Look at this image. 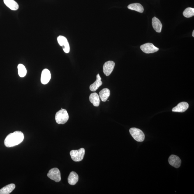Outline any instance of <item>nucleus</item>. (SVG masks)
Instances as JSON below:
<instances>
[{
    "label": "nucleus",
    "instance_id": "f257e3e1",
    "mask_svg": "<svg viewBox=\"0 0 194 194\" xmlns=\"http://www.w3.org/2000/svg\"><path fill=\"white\" fill-rule=\"evenodd\" d=\"M24 138L23 134L21 131H16L10 133L6 137L5 145L6 147H10L19 144L23 142Z\"/></svg>",
    "mask_w": 194,
    "mask_h": 194
},
{
    "label": "nucleus",
    "instance_id": "f03ea898",
    "mask_svg": "<svg viewBox=\"0 0 194 194\" xmlns=\"http://www.w3.org/2000/svg\"><path fill=\"white\" fill-rule=\"evenodd\" d=\"M69 115L66 110L62 109L56 114L55 119L58 124H64L67 122L69 119Z\"/></svg>",
    "mask_w": 194,
    "mask_h": 194
},
{
    "label": "nucleus",
    "instance_id": "7ed1b4c3",
    "mask_svg": "<svg viewBox=\"0 0 194 194\" xmlns=\"http://www.w3.org/2000/svg\"><path fill=\"white\" fill-rule=\"evenodd\" d=\"M129 132L136 141L143 142L145 139V135L143 131L136 128H132L129 129Z\"/></svg>",
    "mask_w": 194,
    "mask_h": 194
},
{
    "label": "nucleus",
    "instance_id": "20e7f679",
    "mask_svg": "<svg viewBox=\"0 0 194 194\" xmlns=\"http://www.w3.org/2000/svg\"><path fill=\"white\" fill-rule=\"evenodd\" d=\"M71 158L75 162H79L82 160L83 159L85 154L84 149L81 148L78 150H73L70 153Z\"/></svg>",
    "mask_w": 194,
    "mask_h": 194
},
{
    "label": "nucleus",
    "instance_id": "39448f33",
    "mask_svg": "<svg viewBox=\"0 0 194 194\" xmlns=\"http://www.w3.org/2000/svg\"><path fill=\"white\" fill-rule=\"evenodd\" d=\"M47 176L56 182L61 181V173L57 168H54L50 170L47 174Z\"/></svg>",
    "mask_w": 194,
    "mask_h": 194
},
{
    "label": "nucleus",
    "instance_id": "423d86ee",
    "mask_svg": "<svg viewBox=\"0 0 194 194\" xmlns=\"http://www.w3.org/2000/svg\"><path fill=\"white\" fill-rule=\"evenodd\" d=\"M140 49L144 53L146 54L155 53L159 50L158 48L151 43H147L141 45Z\"/></svg>",
    "mask_w": 194,
    "mask_h": 194
},
{
    "label": "nucleus",
    "instance_id": "0eeeda50",
    "mask_svg": "<svg viewBox=\"0 0 194 194\" xmlns=\"http://www.w3.org/2000/svg\"><path fill=\"white\" fill-rule=\"evenodd\" d=\"M57 41L59 45L63 47L64 52L66 53L69 52L70 46L66 38L62 36H59L57 38Z\"/></svg>",
    "mask_w": 194,
    "mask_h": 194
},
{
    "label": "nucleus",
    "instance_id": "6e6552de",
    "mask_svg": "<svg viewBox=\"0 0 194 194\" xmlns=\"http://www.w3.org/2000/svg\"><path fill=\"white\" fill-rule=\"evenodd\" d=\"M115 65V63L112 61H109L104 64L103 67L104 73L106 76H109L112 72Z\"/></svg>",
    "mask_w": 194,
    "mask_h": 194
},
{
    "label": "nucleus",
    "instance_id": "1a4fd4ad",
    "mask_svg": "<svg viewBox=\"0 0 194 194\" xmlns=\"http://www.w3.org/2000/svg\"><path fill=\"white\" fill-rule=\"evenodd\" d=\"M169 163L170 165L176 168H179L181 164V160L180 158L175 155H171L168 159Z\"/></svg>",
    "mask_w": 194,
    "mask_h": 194
},
{
    "label": "nucleus",
    "instance_id": "9d476101",
    "mask_svg": "<svg viewBox=\"0 0 194 194\" xmlns=\"http://www.w3.org/2000/svg\"><path fill=\"white\" fill-rule=\"evenodd\" d=\"M189 107V104L185 102H182L178 104L177 106L173 108L172 111L176 112L183 113L187 111Z\"/></svg>",
    "mask_w": 194,
    "mask_h": 194
},
{
    "label": "nucleus",
    "instance_id": "9b49d317",
    "mask_svg": "<svg viewBox=\"0 0 194 194\" xmlns=\"http://www.w3.org/2000/svg\"><path fill=\"white\" fill-rule=\"evenodd\" d=\"M51 73L48 69H45L42 72L41 81L44 85L47 84L51 79Z\"/></svg>",
    "mask_w": 194,
    "mask_h": 194
},
{
    "label": "nucleus",
    "instance_id": "f8f14e48",
    "mask_svg": "<svg viewBox=\"0 0 194 194\" xmlns=\"http://www.w3.org/2000/svg\"><path fill=\"white\" fill-rule=\"evenodd\" d=\"M152 25L155 30L157 33H161L162 28V24L159 19L154 17L152 19Z\"/></svg>",
    "mask_w": 194,
    "mask_h": 194
},
{
    "label": "nucleus",
    "instance_id": "ddd939ff",
    "mask_svg": "<svg viewBox=\"0 0 194 194\" xmlns=\"http://www.w3.org/2000/svg\"><path fill=\"white\" fill-rule=\"evenodd\" d=\"M101 78L99 74L97 76V79L93 84L90 86V90L92 91H95L98 89L103 84L102 82L101 81Z\"/></svg>",
    "mask_w": 194,
    "mask_h": 194
},
{
    "label": "nucleus",
    "instance_id": "4468645a",
    "mask_svg": "<svg viewBox=\"0 0 194 194\" xmlns=\"http://www.w3.org/2000/svg\"><path fill=\"white\" fill-rule=\"evenodd\" d=\"M89 100L90 102L93 104L95 107H99L101 101L99 96L97 93H92L90 96Z\"/></svg>",
    "mask_w": 194,
    "mask_h": 194
},
{
    "label": "nucleus",
    "instance_id": "2eb2a0df",
    "mask_svg": "<svg viewBox=\"0 0 194 194\" xmlns=\"http://www.w3.org/2000/svg\"><path fill=\"white\" fill-rule=\"evenodd\" d=\"M68 181L69 185H75L79 181V176L75 172L72 171L69 174Z\"/></svg>",
    "mask_w": 194,
    "mask_h": 194
},
{
    "label": "nucleus",
    "instance_id": "dca6fc26",
    "mask_svg": "<svg viewBox=\"0 0 194 194\" xmlns=\"http://www.w3.org/2000/svg\"><path fill=\"white\" fill-rule=\"evenodd\" d=\"M4 2L12 10L16 11L19 9V5L14 0H4Z\"/></svg>",
    "mask_w": 194,
    "mask_h": 194
},
{
    "label": "nucleus",
    "instance_id": "f3484780",
    "mask_svg": "<svg viewBox=\"0 0 194 194\" xmlns=\"http://www.w3.org/2000/svg\"><path fill=\"white\" fill-rule=\"evenodd\" d=\"M110 91L108 89L105 88L100 92L99 97L101 101L103 102H105L109 97L110 95Z\"/></svg>",
    "mask_w": 194,
    "mask_h": 194
},
{
    "label": "nucleus",
    "instance_id": "a211bd4d",
    "mask_svg": "<svg viewBox=\"0 0 194 194\" xmlns=\"http://www.w3.org/2000/svg\"><path fill=\"white\" fill-rule=\"evenodd\" d=\"M15 184H9L0 189V194H10L15 189Z\"/></svg>",
    "mask_w": 194,
    "mask_h": 194
},
{
    "label": "nucleus",
    "instance_id": "6ab92c4d",
    "mask_svg": "<svg viewBox=\"0 0 194 194\" xmlns=\"http://www.w3.org/2000/svg\"><path fill=\"white\" fill-rule=\"evenodd\" d=\"M128 8L132 10L139 12V13H143L144 11V8L140 4L135 3L131 4L128 5Z\"/></svg>",
    "mask_w": 194,
    "mask_h": 194
},
{
    "label": "nucleus",
    "instance_id": "aec40b11",
    "mask_svg": "<svg viewBox=\"0 0 194 194\" xmlns=\"http://www.w3.org/2000/svg\"><path fill=\"white\" fill-rule=\"evenodd\" d=\"M18 73L20 77H23L27 74V70L23 64H19L18 65Z\"/></svg>",
    "mask_w": 194,
    "mask_h": 194
},
{
    "label": "nucleus",
    "instance_id": "412c9836",
    "mask_svg": "<svg viewBox=\"0 0 194 194\" xmlns=\"http://www.w3.org/2000/svg\"><path fill=\"white\" fill-rule=\"evenodd\" d=\"M183 15L185 17L190 18L194 15V8L189 7L187 8L183 12Z\"/></svg>",
    "mask_w": 194,
    "mask_h": 194
},
{
    "label": "nucleus",
    "instance_id": "4be33fe9",
    "mask_svg": "<svg viewBox=\"0 0 194 194\" xmlns=\"http://www.w3.org/2000/svg\"><path fill=\"white\" fill-rule=\"evenodd\" d=\"M192 35L193 37H194V30L193 31L192 34Z\"/></svg>",
    "mask_w": 194,
    "mask_h": 194
}]
</instances>
